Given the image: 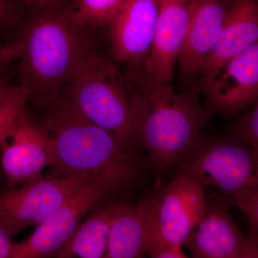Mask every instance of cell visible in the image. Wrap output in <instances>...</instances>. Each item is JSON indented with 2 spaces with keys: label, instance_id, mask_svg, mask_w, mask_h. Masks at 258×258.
Here are the masks:
<instances>
[{
  "label": "cell",
  "instance_id": "obj_1",
  "mask_svg": "<svg viewBox=\"0 0 258 258\" xmlns=\"http://www.w3.org/2000/svg\"><path fill=\"white\" fill-rule=\"evenodd\" d=\"M91 30L75 20L68 3L25 12L18 28L0 42V71L18 62L28 103L42 104L61 94L97 48Z\"/></svg>",
  "mask_w": 258,
  "mask_h": 258
},
{
  "label": "cell",
  "instance_id": "obj_2",
  "mask_svg": "<svg viewBox=\"0 0 258 258\" xmlns=\"http://www.w3.org/2000/svg\"><path fill=\"white\" fill-rule=\"evenodd\" d=\"M38 106L53 147L50 174L93 176L142 168L137 151L86 118L62 93Z\"/></svg>",
  "mask_w": 258,
  "mask_h": 258
},
{
  "label": "cell",
  "instance_id": "obj_3",
  "mask_svg": "<svg viewBox=\"0 0 258 258\" xmlns=\"http://www.w3.org/2000/svg\"><path fill=\"white\" fill-rule=\"evenodd\" d=\"M118 64L97 47L61 93L86 118L137 152L142 147L138 131L140 92L137 80L123 74Z\"/></svg>",
  "mask_w": 258,
  "mask_h": 258
},
{
  "label": "cell",
  "instance_id": "obj_4",
  "mask_svg": "<svg viewBox=\"0 0 258 258\" xmlns=\"http://www.w3.org/2000/svg\"><path fill=\"white\" fill-rule=\"evenodd\" d=\"M137 81L140 92L139 139L153 170L161 175L176 166L210 115L195 90L177 92L169 82Z\"/></svg>",
  "mask_w": 258,
  "mask_h": 258
},
{
  "label": "cell",
  "instance_id": "obj_5",
  "mask_svg": "<svg viewBox=\"0 0 258 258\" xmlns=\"http://www.w3.org/2000/svg\"><path fill=\"white\" fill-rule=\"evenodd\" d=\"M141 168L123 169L89 176L30 237L18 242L17 258L57 255L88 213L102 202L123 192L139 181Z\"/></svg>",
  "mask_w": 258,
  "mask_h": 258
},
{
  "label": "cell",
  "instance_id": "obj_6",
  "mask_svg": "<svg viewBox=\"0 0 258 258\" xmlns=\"http://www.w3.org/2000/svg\"><path fill=\"white\" fill-rule=\"evenodd\" d=\"M174 167L179 174L230 195L258 186V154L230 136L200 133Z\"/></svg>",
  "mask_w": 258,
  "mask_h": 258
},
{
  "label": "cell",
  "instance_id": "obj_7",
  "mask_svg": "<svg viewBox=\"0 0 258 258\" xmlns=\"http://www.w3.org/2000/svg\"><path fill=\"white\" fill-rule=\"evenodd\" d=\"M204 189L196 180L177 173L160 191L150 195L148 249L162 244L184 245L207 211Z\"/></svg>",
  "mask_w": 258,
  "mask_h": 258
},
{
  "label": "cell",
  "instance_id": "obj_8",
  "mask_svg": "<svg viewBox=\"0 0 258 258\" xmlns=\"http://www.w3.org/2000/svg\"><path fill=\"white\" fill-rule=\"evenodd\" d=\"M88 177L76 174H42L3 190L0 191V227L11 237L29 227H37Z\"/></svg>",
  "mask_w": 258,
  "mask_h": 258
},
{
  "label": "cell",
  "instance_id": "obj_9",
  "mask_svg": "<svg viewBox=\"0 0 258 258\" xmlns=\"http://www.w3.org/2000/svg\"><path fill=\"white\" fill-rule=\"evenodd\" d=\"M205 109L228 117L247 109L258 97V42L202 77Z\"/></svg>",
  "mask_w": 258,
  "mask_h": 258
},
{
  "label": "cell",
  "instance_id": "obj_10",
  "mask_svg": "<svg viewBox=\"0 0 258 258\" xmlns=\"http://www.w3.org/2000/svg\"><path fill=\"white\" fill-rule=\"evenodd\" d=\"M160 0H125L109 29L111 56L134 77L142 76L150 55Z\"/></svg>",
  "mask_w": 258,
  "mask_h": 258
},
{
  "label": "cell",
  "instance_id": "obj_11",
  "mask_svg": "<svg viewBox=\"0 0 258 258\" xmlns=\"http://www.w3.org/2000/svg\"><path fill=\"white\" fill-rule=\"evenodd\" d=\"M8 187L42 175L53 162V147L41 122L25 106L15 120L1 156Z\"/></svg>",
  "mask_w": 258,
  "mask_h": 258
},
{
  "label": "cell",
  "instance_id": "obj_12",
  "mask_svg": "<svg viewBox=\"0 0 258 258\" xmlns=\"http://www.w3.org/2000/svg\"><path fill=\"white\" fill-rule=\"evenodd\" d=\"M225 198L208 203L207 211L184 245L195 258H257V230L244 236Z\"/></svg>",
  "mask_w": 258,
  "mask_h": 258
},
{
  "label": "cell",
  "instance_id": "obj_13",
  "mask_svg": "<svg viewBox=\"0 0 258 258\" xmlns=\"http://www.w3.org/2000/svg\"><path fill=\"white\" fill-rule=\"evenodd\" d=\"M195 0H160L150 55L141 81L169 83L184 43Z\"/></svg>",
  "mask_w": 258,
  "mask_h": 258
},
{
  "label": "cell",
  "instance_id": "obj_14",
  "mask_svg": "<svg viewBox=\"0 0 258 258\" xmlns=\"http://www.w3.org/2000/svg\"><path fill=\"white\" fill-rule=\"evenodd\" d=\"M230 0H195L177 62L183 74L199 75L220 35Z\"/></svg>",
  "mask_w": 258,
  "mask_h": 258
},
{
  "label": "cell",
  "instance_id": "obj_15",
  "mask_svg": "<svg viewBox=\"0 0 258 258\" xmlns=\"http://www.w3.org/2000/svg\"><path fill=\"white\" fill-rule=\"evenodd\" d=\"M257 41V0H230L221 31L199 75L209 76Z\"/></svg>",
  "mask_w": 258,
  "mask_h": 258
},
{
  "label": "cell",
  "instance_id": "obj_16",
  "mask_svg": "<svg viewBox=\"0 0 258 258\" xmlns=\"http://www.w3.org/2000/svg\"><path fill=\"white\" fill-rule=\"evenodd\" d=\"M126 203L117 195L97 205L79 224L56 257L105 258L112 225Z\"/></svg>",
  "mask_w": 258,
  "mask_h": 258
},
{
  "label": "cell",
  "instance_id": "obj_17",
  "mask_svg": "<svg viewBox=\"0 0 258 258\" xmlns=\"http://www.w3.org/2000/svg\"><path fill=\"white\" fill-rule=\"evenodd\" d=\"M150 195L134 205L127 202L112 225L105 258H139L150 241Z\"/></svg>",
  "mask_w": 258,
  "mask_h": 258
},
{
  "label": "cell",
  "instance_id": "obj_18",
  "mask_svg": "<svg viewBox=\"0 0 258 258\" xmlns=\"http://www.w3.org/2000/svg\"><path fill=\"white\" fill-rule=\"evenodd\" d=\"M125 0H72L73 15L78 23L93 29L108 26Z\"/></svg>",
  "mask_w": 258,
  "mask_h": 258
},
{
  "label": "cell",
  "instance_id": "obj_19",
  "mask_svg": "<svg viewBox=\"0 0 258 258\" xmlns=\"http://www.w3.org/2000/svg\"><path fill=\"white\" fill-rule=\"evenodd\" d=\"M28 91L20 83H11L0 95V156L15 120L28 105Z\"/></svg>",
  "mask_w": 258,
  "mask_h": 258
},
{
  "label": "cell",
  "instance_id": "obj_20",
  "mask_svg": "<svg viewBox=\"0 0 258 258\" xmlns=\"http://www.w3.org/2000/svg\"><path fill=\"white\" fill-rule=\"evenodd\" d=\"M228 132L229 136L246 144L258 154V101L236 118Z\"/></svg>",
  "mask_w": 258,
  "mask_h": 258
},
{
  "label": "cell",
  "instance_id": "obj_21",
  "mask_svg": "<svg viewBox=\"0 0 258 258\" xmlns=\"http://www.w3.org/2000/svg\"><path fill=\"white\" fill-rule=\"evenodd\" d=\"M231 205L247 215L252 228H258V186L244 188L230 195H222Z\"/></svg>",
  "mask_w": 258,
  "mask_h": 258
},
{
  "label": "cell",
  "instance_id": "obj_22",
  "mask_svg": "<svg viewBox=\"0 0 258 258\" xmlns=\"http://www.w3.org/2000/svg\"><path fill=\"white\" fill-rule=\"evenodd\" d=\"M23 15L16 0H0V31L11 34L18 28Z\"/></svg>",
  "mask_w": 258,
  "mask_h": 258
},
{
  "label": "cell",
  "instance_id": "obj_23",
  "mask_svg": "<svg viewBox=\"0 0 258 258\" xmlns=\"http://www.w3.org/2000/svg\"><path fill=\"white\" fill-rule=\"evenodd\" d=\"M147 254L152 258H186L189 257L183 251L181 246L162 244L148 249Z\"/></svg>",
  "mask_w": 258,
  "mask_h": 258
},
{
  "label": "cell",
  "instance_id": "obj_24",
  "mask_svg": "<svg viewBox=\"0 0 258 258\" xmlns=\"http://www.w3.org/2000/svg\"><path fill=\"white\" fill-rule=\"evenodd\" d=\"M11 237L3 227H0V258L17 257L18 242H13Z\"/></svg>",
  "mask_w": 258,
  "mask_h": 258
},
{
  "label": "cell",
  "instance_id": "obj_25",
  "mask_svg": "<svg viewBox=\"0 0 258 258\" xmlns=\"http://www.w3.org/2000/svg\"><path fill=\"white\" fill-rule=\"evenodd\" d=\"M24 13L28 10L46 8L67 3V0H16Z\"/></svg>",
  "mask_w": 258,
  "mask_h": 258
},
{
  "label": "cell",
  "instance_id": "obj_26",
  "mask_svg": "<svg viewBox=\"0 0 258 258\" xmlns=\"http://www.w3.org/2000/svg\"><path fill=\"white\" fill-rule=\"evenodd\" d=\"M10 76L6 71L0 73V95L3 93V91L8 88L9 85L11 84L10 82Z\"/></svg>",
  "mask_w": 258,
  "mask_h": 258
}]
</instances>
